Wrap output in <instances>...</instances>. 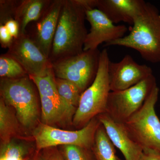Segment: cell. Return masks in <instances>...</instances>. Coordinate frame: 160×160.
Masks as SVG:
<instances>
[{"mask_svg":"<svg viewBox=\"0 0 160 160\" xmlns=\"http://www.w3.org/2000/svg\"><path fill=\"white\" fill-rule=\"evenodd\" d=\"M29 77L37 87L40 96L49 98L57 103L62 106L65 112L62 102L55 83L54 75L52 69L47 74L42 76H29Z\"/></svg>","mask_w":160,"mask_h":160,"instance_id":"18","label":"cell"},{"mask_svg":"<svg viewBox=\"0 0 160 160\" xmlns=\"http://www.w3.org/2000/svg\"><path fill=\"white\" fill-rule=\"evenodd\" d=\"M63 2L64 0L52 1L36 24L32 39L49 59Z\"/></svg>","mask_w":160,"mask_h":160,"instance_id":"12","label":"cell"},{"mask_svg":"<svg viewBox=\"0 0 160 160\" xmlns=\"http://www.w3.org/2000/svg\"><path fill=\"white\" fill-rule=\"evenodd\" d=\"M16 117L2 98L0 100V135L4 142L10 139L17 127Z\"/></svg>","mask_w":160,"mask_h":160,"instance_id":"20","label":"cell"},{"mask_svg":"<svg viewBox=\"0 0 160 160\" xmlns=\"http://www.w3.org/2000/svg\"><path fill=\"white\" fill-rule=\"evenodd\" d=\"M118 160H122L120 159H119V158H118Z\"/></svg>","mask_w":160,"mask_h":160,"instance_id":"31","label":"cell"},{"mask_svg":"<svg viewBox=\"0 0 160 160\" xmlns=\"http://www.w3.org/2000/svg\"><path fill=\"white\" fill-rule=\"evenodd\" d=\"M92 150L96 160H118L115 146L101 123L98 128Z\"/></svg>","mask_w":160,"mask_h":160,"instance_id":"17","label":"cell"},{"mask_svg":"<svg viewBox=\"0 0 160 160\" xmlns=\"http://www.w3.org/2000/svg\"><path fill=\"white\" fill-rule=\"evenodd\" d=\"M29 75L15 79L2 78L1 95L8 105L14 108L20 124L31 129L37 122L39 108L37 98Z\"/></svg>","mask_w":160,"mask_h":160,"instance_id":"5","label":"cell"},{"mask_svg":"<svg viewBox=\"0 0 160 160\" xmlns=\"http://www.w3.org/2000/svg\"><path fill=\"white\" fill-rule=\"evenodd\" d=\"M18 3L13 1H0V25H4L9 20L14 19L15 11Z\"/></svg>","mask_w":160,"mask_h":160,"instance_id":"24","label":"cell"},{"mask_svg":"<svg viewBox=\"0 0 160 160\" xmlns=\"http://www.w3.org/2000/svg\"><path fill=\"white\" fill-rule=\"evenodd\" d=\"M14 38L5 25H0V43L3 48H9Z\"/></svg>","mask_w":160,"mask_h":160,"instance_id":"25","label":"cell"},{"mask_svg":"<svg viewBox=\"0 0 160 160\" xmlns=\"http://www.w3.org/2000/svg\"><path fill=\"white\" fill-rule=\"evenodd\" d=\"M28 75L19 63L7 54L0 56V77L2 78L15 79Z\"/></svg>","mask_w":160,"mask_h":160,"instance_id":"21","label":"cell"},{"mask_svg":"<svg viewBox=\"0 0 160 160\" xmlns=\"http://www.w3.org/2000/svg\"><path fill=\"white\" fill-rule=\"evenodd\" d=\"M140 160H160V153L149 149L143 150Z\"/></svg>","mask_w":160,"mask_h":160,"instance_id":"28","label":"cell"},{"mask_svg":"<svg viewBox=\"0 0 160 160\" xmlns=\"http://www.w3.org/2000/svg\"><path fill=\"white\" fill-rule=\"evenodd\" d=\"M6 54L17 61L29 76H42L52 69L49 59L26 33L14 39Z\"/></svg>","mask_w":160,"mask_h":160,"instance_id":"9","label":"cell"},{"mask_svg":"<svg viewBox=\"0 0 160 160\" xmlns=\"http://www.w3.org/2000/svg\"><path fill=\"white\" fill-rule=\"evenodd\" d=\"M101 52L98 49L83 51L82 53L51 63L56 78L70 81L81 92L86 90L96 76Z\"/></svg>","mask_w":160,"mask_h":160,"instance_id":"7","label":"cell"},{"mask_svg":"<svg viewBox=\"0 0 160 160\" xmlns=\"http://www.w3.org/2000/svg\"><path fill=\"white\" fill-rule=\"evenodd\" d=\"M5 26L13 38H17L19 35V26L18 23L14 19H11L6 22Z\"/></svg>","mask_w":160,"mask_h":160,"instance_id":"26","label":"cell"},{"mask_svg":"<svg viewBox=\"0 0 160 160\" xmlns=\"http://www.w3.org/2000/svg\"><path fill=\"white\" fill-rule=\"evenodd\" d=\"M0 160H22L17 158H5L0 159Z\"/></svg>","mask_w":160,"mask_h":160,"instance_id":"30","label":"cell"},{"mask_svg":"<svg viewBox=\"0 0 160 160\" xmlns=\"http://www.w3.org/2000/svg\"><path fill=\"white\" fill-rule=\"evenodd\" d=\"M52 1L23 0L18 2L14 19L19 26V34L26 33V28L32 22H37Z\"/></svg>","mask_w":160,"mask_h":160,"instance_id":"15","label":"cell"},{"mask_svg":"<svg viewBox=\"0 0 160 160\" xmlns=\"http://www.w3.org/2000/svg\"><path fill=\"white\" fill-rule=\"evenodd\" d=\"M43 156L48 160H66L62 152L55 149L48 148Z\"/></svg>","mask_w":160,"mask_h":160,"instance_id":"27","label":"cell"},{"mask_svg":"<svg viewBox=\"0 0 160 160\" xmlns=\"http://www.w3.org/2000/svg\"><path fill=\"white\" fill-rule=\"evenodd\" d=\"M101 123L97 117L82 129L69 131L41 123L33 130L37 149L40 150L58 146L73 145L92 149L96 133Z\"/></svg>","mask_w":160,"mask_h":160,"instance_id":"6","label":"cell"},{"mask_svg":"<svg viewBox=\"0 0 160 160\" xmlns=\"http://www.w3.org/2000/svg\"><path fill=\"white\" fill-rule=\"evenodd\" d=\"M31 160H48L43 156H38Z\"/></svg>","mask_w":160,"mask_h":160,"instance_id":"29","label":"cell"},{"mask_svg":"<svg viewBox=\"0 0 160 160\" xmlns=\"http://www.w3.org/2000/svg\"><path fill=\"white\" fill-rule=\"evenodd\" d=\"M54 81L59 95L62 102L66 121L72 123L82 92L73 83L54 76Z\"/></svg>","mask_w":160,"mask_h":160,"instance_id":"16","label":"cell"},{"mask_svg":"<svg viewBox=\"0 0 160 160\" xmlns=\"http://www.w3.org/2000/svg\"><path fill=\"white\" fill-rule=\"evenodd\" d=\"M108 73L111 91H119L135 86L153 74L146 65H141L131 55H126L117 62L110 61Z\"/></svg>","mask_w":160,"mask_h":160,"instance_id":"11","label":"cell"},{"mask_svg":"<svg viewBox=\"0 0 160 160\" xmlns=\"http://www.w3.org/2000/svg\"><path fill=\"white\" fill-rule=\"evenodd\" d=\"M159 92L157 86L141 109L122 124L130 138L143 150L160 153V120L155 110Z\"/></svg>","mask_w":160,"mask_h":160,"instance_id":"4","label":"cell"},{"mask_svg":"<svg viewBox=\"0 0 160 160\" xmlns=\"http://www.w3.org/2000/svg\"><path fill=\"white\" fill-rule=\"evenodd\" d=\"M98 117L112 144L121 151L125 160H140L143 149L130 138L122 124L115 121L106 112Z\"/></svg>","mask_w":160,"mask_h":160,"instance_id":"13","label":"cell"},{"mask_svg":"<svg viewBox=\"0 0 160 160\" xmlns=\"http://www.w3.org/2000/svg\"><path fill=\"white\" fill-rule=\"evenodd\" d=\"M61 152L66 160H96L92 149L78 146H63Z\"/></svg>","mask_w":160,"mask_h":160,"instance_id":"23","label":"cell"},{"mask_svg":"<svg viewBox=\"0 0 160 160\" xmlns=\"http://www.w3.org/2000/svg\"><path fill=\"white\" fill-rule=\"evenodd\" d=\"M29 152V148L26 144L10 139L4 142L1 146L0 159L13 158L23 160Z\"/></svg>","mask_w":160,"mask_h":160,"instance_id":"22","label":"cell"},{"mask_svg":"<svg viewBox=\"0 0 160 160\" xmlns=\"http://www.w3.org/2000/svg\"><path fill=\"white\" fill-rule=\"evenodd\" d=\"M146 3L143 0H98L97 8L115 24L132 25Z\"/></svg>","mask_w":160,"mask_h":160,"instance_id":"14","label":"cell"},{"mask_svg":"<svg viewBox=\"0 0 160 160\" xmlns=\"http://www.w3.org/2000/svg\"><path fill=\"white\" fill-rule=\"evenodd\" d=\"M129 34L106 46H122L134 49L143 59L160 63V13L158 9L146 2L135 18Z\"/></svg>","mask_w":160,"mask_h":160,"instance_id":"2","label":"cell"},{"mask_svg":"<svg viewBox=\"0 0 160 160\" xmlns=\"http://www.w3.org/2000/svg\"><path fill=\"white\" fill-rule=\"evenodd\" d=\"M156 86L152 74L128 89L110 92L105 112L116 122H124L141 109Z\"/></svg>","mask_w":160,"mask_h":160,"instance_id":"8","label":"cell"},{"mask_svg":"<svg viewBox=\"0 0 160 160\" xmlns=\"http://www.w3.org/2000/svg\"><path fill=\"white\" fill-rule=\"evenodd\" d=\"M40 98L42 123L51 126L66 121L65 112L62 106L49 98L41 96Z\"/></svg>","mask_w":160,"mask_h":160,"instance_id":"19","label":"cell"},{"mask_svg":"<svg viewBox=\"0 0 160 160\" xmlns=\"http://www.w3.org/2000/svg\"><path fill=\"white\" fill-rule=\"evenodd\" d=\"M107 49L101 52L98 69L93 82L81 95L72 124L80 129L99 115L106 112L111 92L108 73L110 62Z\"/></svg>","mask_w":160,"mask_h":160,"instance_id":"3","label":"cell"},{"mask_svg":"<svg viewBox=\"0 0 160 160\" xmlns=\"http://www.w3.org/2000/svg\"><path fill=\"white\" fill-rule=\"evenodd\" d=\"M86 11L77 0H64L49 57L51 63L83 51L88 33Z\"/></svg>","mask_w":160,"mask_h":160,"instance_id":"1","label":"cell"},{"mask_svg":"<svg viewBox=\"0 0 160 160\" xmlns=\"http://www.w3.org/2000/svg\"><path fill=\"white\" fill-rule=\"evenodd\" d=\"M86 17L90 29L86 36L83 51L95 50L102 43L107 44L122 38L128 30L125 25H116L97 8L86 11Z\"/></svg>","mask_w":160,"mask_h":160,"instance_id":"10","label":"cell"}]
</instances>
